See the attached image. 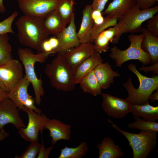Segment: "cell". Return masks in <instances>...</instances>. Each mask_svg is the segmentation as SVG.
Segmentation results:
<instances>
[{
    "label": "cell",
    "mask_w": 158,
    "mask_h": 158,
    "mask_svg": "<svg viewBox=\"0 0 158 158\" xmlns=\"http://www.w3.org/2000/svg\"><path fill=\"white\" fill-rule=\"evenodd\" d=\"M139 70L144 71L145 73L152 72L154 74H158V63L154 64L150 66L145 67L144 66L140 68Z\"/></svg>",
    "instance_id": "obj_39"
},
{
    "label": "cell",
    "mask_w": 158,
    "mask_h": 158,
    "mask_svg": "<svg viewBox=\"0 0 158 158\" xmlns=\"http://www.w3.org/2000/svg\"><path fill=\"white\" fill-rule=\"evenodd\" d=\"M23 68L13 59L0 65V88L8 93L23 77Z\"/></svg>",
    "instance_id": "obj_8"
},
{
    "label": "cell",
    "mask_w": 158,
    "mask_h": 158,
    "mask_svg": "<svg viewBox=\"0 0 158 158\" xmlns=\"http://www.w3.org/2000/svg\"><path fill=\"white\" fill-rule=\"evenodd\" d=\"M115 33L114 26L100 32L93 41L95 51L99 54L107 51L109 49V43L112 42Z\"/></svg>",
    "instance_id": "obj_24"
},
{
    "label": "cell",
    "mask_w": 158,
    "mask_h": 158,
    "mask_svg": "<svg viewBox=\"0 0 158 158\" xmlns=\"http://www.w3.org/2000/svg\"><path fill=\"white\" fill-rule=\"evenodd\" d=\"M141 32L143 35L142 48L149 54L151 63H158V36L152 34L144 28H142Z\"/></svg>",
    "instance_id": "obj_21"
},
{
    "label": "cell",
    "mask_w": 158,
    "mask_h": 158,
    "mask_svg": "<svg viewBox=\"0 0 158 158\" xmlns=\"http://www.w3.org/2000/svg\"><path fill=\"white\" fill-rule=\"evenodd\" d=\"M135 121L129 123L128 127L131 129H137L141 131L148 132L158 131V123L156 121H149L143 120L140 116L134 117Z\"/></svg>",
    "instance_id": "obj_29"
},
{
    "label": "cell",
    "mask_w": 158,
    "mask_h": 158,
    "mask_svg": "<svg viewBox=\"0 0 158 158\" xmlns=\"http://www.w3.org/2000/svg\"><path fill=\"white\" fill-rule=\"evenodd\" d=\"M56 36L58 39L59 45L55 50L50 53V56L58 54H62L80 44L76 31L75 14L68 26Z\"/></svg>",
    "instance_id": "obj_13"
},
{
    "label": "cell",
    "mask_w": 158,
    "mask_h": 158,
    "mask_svg": "<svg viewBox=\"0 0 158 158\" xmlns=\"http://www.w3.org/2000/svg\"><path fill=\"white\" fill-rule=\"evenodd\" d=\"M7 34L0 35V65L13 59Z\"/></svg>",
    "instance_id": "obj_30"
},
{
    "label": "cell",
    "mask_w": 158,
    "mask_h": 158,
    "mask_svg": "<svg viewBox=\"0 0 158 158\" xmlns=\"http://www.w3.org/2000/svg\"><path fill=\"white\" fill-rule=\"evenodd\" d=\"M118 22V19L109 15H106L103 22L99 25L94 24L91 36V42H93L98 35L102 31L110 27L114 26Z\"/></svg>",
    "instance_id": "obj_31"
},
{
    "label": "cell",
    "mask_w": 158,
    "mask_h": 158,
    "mask_svg": "<svg viewBox=\"0 0 158 158\" xmlns=\"http://www.w3.org/2000/svg\"><path fill=\"white\" fill-rule=\"evenodd\" d=\"M102 108L109 117L122 118L132 112V104L128 97L122 99L107 93H102Z\"/></svg>",
    "instance_id": "obj_11"
},
{
    "label": "cell",
    "mask_w": 158,
    "mask_h": 158,
    "mask_svg": "<svg viewBox=\"0 0 158 158\" xmlns=\"http://www.w3.org/2000/svg\"><path fill=\"white\" fill-rule=\"evenodd\" d=\"M108 121L127 139L133 150V158H146L156 148L157 133L141 131L137 134L130 133L121 130L109 118Z\"/></svg>",
    "instance_id": "obj_7"
},
{
    "label": "cell",
    "mask_w": 158,
    "mask_h": 158,
    "mask_svg": "<svg viewBox=\"0 0 158 158\" xmlns=\"http://www.w3.org/2000/svg\"><path fill=\"white\" fill-rule=\"evenodd\" d=\"M143 37L142 33L139 35L132 34L128 36L130 44L126 49L121 50L115 46L111 48L109 56L115 61L117 66L120 67L123 63L130 60H139L144 66L151 62L149 54L141 47Z\"/></svg>",
    "instance_id": "obj_6"
},
{
    "label": "cell",
    "mask_w": 158,
    "mask_h": 158,
    "mask_svg": "<svg viewBox=\"0 0 158 158\" xmlns=\"http://www.w3.org/2000/svg\"><path fill=\"white\" fill-rule=\"evenodd\" d=\"M9 135V133L6 132L3 128L0 129V142L7 138Z\"/></svg>",
    "instance_id": "obj_41"
},
{
    "label": "cell",
    "mask_w": 158,
    "mask_h": 158,
    "mask_svg": "<svg viewBox=\"0 0 158 158\" xmlns=\"http://www.w3.org/2000/svg\"><path fill=\"white\" fill-rule=\"evenodd\" d=\"M137 0H113L102 14L110 15L118 19L128 12L137 3Z\"/></svg>",
    "instance_id": "obj_22"
},
{
    "label": "cell",
    "mask_w": 158,
    "mask_h": 158,
    "mask_svg": "<svg viewBox=\"0 0 158 158\" xmlns=\"http://www.w3.org/2000/svg\"><path fill=\"white\" fill-rule=\"evenodd\" d=\"M109 0H93L91 5L93 11H97L102 12Z\"/></svg>",
    "instance_id": "obj_36"
},
{
    "label": "cell",
    "mask_w": 158,
    "mask_h": 158,
    "mask_svg": "<svg viewBox=\"0 0 158 158\" xmlns=\"http://www.w3.org/2000/svg\"><path fill=\"white\" fill-rule=\"evenodd\" d=\"M8 123L12 124L18 130L26 127L18 108L8 98L0 101V130Z\"/></svg>",
    "instance_id": "obj_14"
},
{
    "label": "cell",
    "mask_w": 158,
    "mask_h": 158,
    "mask_svg": "<svg viewBox=\"0 0 158 158\" xmlns=\"http://www.w3.org/2000/svg\"><path fill=\"white\" fill-rule=\"evenodd\" d=\"M25 151L20 156L16 155V158H35L37 157L41 146L38 140L32 141Z\"/></svg>",
    "instance_id": "obj_32"
},
{
    "label": "cell",
    "mask_w": 158,
    "mask_h": 158,
    "mask_svg": "<svg viewBox=\"0 0 158 158\" xmlns=\"http://www.w3.org/2000/svg\"><path fill=\"white\" fill-rule=\"evenodd\" d=\"M131 113L134 117L140 116L145 121L154 122L158 119V106L149 104L148 101L140 105L132 104Z\"/></svg>",
    "instance_id": "obj_23"
},
{
    "label": "cell",
    "mask_w": 158,
    "mask_h": 158,
    "mask_svg": "<svg viewBox=\"0 0 158 158\" xmlns=\"http://www.w3.org/2000/svg\"><path fill=\"white\" fill-rule=\"evenodd\" d=\"M146 29L151 34L158 36V13L147 20Z\"/></svg>",
    "instance_id": "obj_34"
},
{
    "label": "cell",
    "mask_w": 158,
    "mask_h": 158,
    "mask_svg": "<svg viewBox=\"0 0 158 158\" xmlns=\"http://www.w3.org/2000/svg\"><path fill=\"white\" fill-rule=\"evenodd\" d=\"M79 84L83 91L96 96L101 94L102 89L92 70L83 77Z\"/></svg>",
    "instance_id": "obj_26"
},
{
    "label": "cell",
    "mask_w": 158,
    "mask_h": 158,
    "mask_svg": "<svg viewBox=\"0 0 158 158\" xmlns=\"http://www.w3.org/2000/svg\"><path fill=\"white\" fill-rule=\"evenodd\" d=\"M59 0H17L24 15L44 18L55 10Z\"/></svg>",
    "instance_id": "obj_12"
},
{
    "label": "cell",
    "mask_w": 158,
    "mask_h": 158,
    "mask_svg": "<svg viewBox=\"0 0 158 158\" xmlns=\"http://www.w3.org/2000/svg\"><path fill=\"white\" fill-rule=\"evenodd\" d=\"M103 61L100 54L95 51L85 59L73 70L74 80L75 85L78 84L83 77Z\"/></svg>",
    "instance_id": "obj_19"
},
{
    "label": "cell",
    "mask_w": 158,
    "mask_h": 158,
    "mask_svg": "<svg viewBox=\"0 0 158 158\" xmlns=\"http://www.w3.org/2000/svg\"><path fill=\"white\" fill-rule=\"evenodd\" d=\"M71 126L60 121L59 119L48 118L44 126V129H48L49 136L51 138L52 145L56 144L59 140H70Z\"/></svg>",
    "instance_id": "obj_16"
},
{
    "label": "cell",
    "mask_w": 158,
    "mask_h": 158,
    "mask_svg": "<svg viewBox=\"0 0 158 158\" xmlns=\"http://www.w3.org/2000/svg\"><path fill=\"white\" fill-rule=\"evenodd\" d=\"M92 17L94 21V24L99 25L102 23L104 18L102 16L101 12L97 11H93Z\"/></svg>",
    "instance_id": "obj_38"
},
{
    "label": "cell",
    "mask_w": 158,
    "mask_h": 158,
    "mask_svg": "<svg viewBox=\"0 0 158 158\" xmlns=\"http://www.w3.org/2000/svg\"><path fill=\"white\" fill-rule=\"evenodd\" d=\"M44 19L26 15L18 18L16 25L20 44L42 52V44L50 35L44 26Z\"/></svg>",
    "instance_id": "obj_1"
},
{
    "label": "cell",
    "mask_w": 158,
    "mask_h": 158,
    "mask_svg": "<svg viewBox=\"0 0 158 158\" xmlns=\"http://www.w3.org/2000/svg\"><path fill=\"white\" fill-rule=\"evenodd\" d=\"M30 84L25 75L21 81L7 93L8 98L13 102L19 110H22L25 107L41 113V109L35 105L32 97L28 92V88Z\"/></svg>",
    "instance_id": "obj_10"
},
{
    "label": "cell",
    "mask_w": 158,
    "mask_h": 158,
    "mask_svg": "<svg viewBox=\"0 0 158 158\" xmlns=\"http://www.w3.org/2000/svg\"><path fill=\"white\" fill-rule=\"evenodd\" d=\"M8 99L7 93L0 88V101Z\"/></svg>",
    "instance_id": "obj_43"
},
{
    "label": "cell",
    "mask_w": 158,
    "mask_h": 158,
    "mask_svg": "<svg viewBox=\"0 0 158 158\" xmlns=\"http://www.w3.org/2000/svg\"><path fill=\"white\" fill-rule=\"evenodd\" d=\"M57 54L51 63L46 65L45 73L53 88L64 92L72 91L75 85L73 70L66 62L62 54Z\"/></svg>",
    "instance_id": "obj_3"
},
{
    "label": "cell",
    "mask_w": 158,
    "mask_h": 158,
    "mask_svg": "<svg viewBox=\"0 0 158 158\" xmlns=\"http://www.w3.org/2000/svg\"><path fill=\"white\" fill-rule=\"evenodd\" d=\"M18 14L17 11H14L9 17L0 22V35L8 33L14 34L12 28V24Z\"/></svg>",
    "instance_id": "obj_33"
},
{
    "label": "cell",
    "mask_w": 158,
    "mask_h": 158,
    "mask_svg": "<svg viewBox=\"0 0 158 158\" xmlns=\"http://www.w3.org/2000/svg\"><path fill=\"white\" fill-rule=\"evenodd\" d=\"M95 51L94 44L89 42L80 43L62 54L66 62L73 70Z\"/></svg>",
    "instance_id": "obj_15"
},
{
    "label": "cell",
    "mask_w": 158,
    "mask_h": 158,
    "mask_svg": "<svg viewBox=\"0 0 158 158\" xmlns=\"http://www.w3.org/2000/svg\"><path fill=\"white\" fill-rule=\"evenodd\" d=\"M54 148V147L52 145L50 147L45 148L42 140V143L36 158H48L51 152Z\"/></svg>",
    "instance_id": "obj_35"
},
{
    "label": "cell",
    "mask_w": 158,
    "mask_h": 158,
    "mask_svg": "<svg viewBox=\"0 0 158 158\" xmlns=\"http://www.w3.org/2000/svg\"><path fill=\"white\" fill-rule=\"evenodd\" d=\"M158 12V6L148 9L141 10L137 3L122 16L118 19V22L114 27L116 33L111 42L116 44L121 36L126 33L132 34L141 32L142 24Z\"/></svg>",
    "instance_id": "obj_2"
},
{
    "label": "cell",
    "mask_w": 158,
    "mask_h": 158,
    "mask_svg": "<svg viewBox=\"0 0 158 158\" xmlns=\"http://www.w3.org/2000/svg\"><path fill=\"white\" fill-rule=\"evenodd\" d=\"M19 58L25 68V75L32 86L35 96L36 104L40 105L41 97L44 93L43 81L39 79L35 73L34 65L35 63H44L49 56L48 53L43 52L34 54L32 51L28 48H19L17 51Z\"/></svg>",
    "instance_id": "obj_5"
},
{
    "label": "cell",
    "mask_w": 158,
    "mask_h": 158,
    "mask_svg": "<svg viewBox=\"0 0 158 158\" xmlns=\"http://www.w3.org/2000/svg\"><path fill=\"white\" fill-rule=\"evenodd\" d=\"M75 0H59L55 9L66 26L70 23L76 4Z\"/></svg>",
    "instance_id": "obj_27"
},
{
    "label": "cell",
    "mask_w": 158,
    "mask_h": 158,
    "mask_svg": "<svg viewBox=\"0 0 158 158\" xmlns=\"http://www.w3.org/2000/svg\"><path fill=\"white\" fill-rule=\"evenodd\" d=\"M88 150L86 142H82L76 147H65L61 149L58 158H81L86 155Z\"/></svg>",
    "instance_id": "obj_28"
},
{
    "label": "cell",
    "mask_w": 158,
    "mask_h": 158,
    "mask_svg": "<svg viewBox=\"0 0 158 158\" xmlns=\"http://www.w3.org/2000/svg\"><path fill=\"white\" fill-rule=\"evenodd\" d=\"M127 68L135 74L139 82L138 89L133 86L131 77L123 83V86L128 93V97L132 104H144L148 101L151 94L158 89V76L150 78L144 76L139 72L136 65L133 63L129 64Z\"/></svg>",
    "instance_id": "obj_4"
},
{
    "label": "cell",
    "mask_w": 158,
    "mask_h": 158,
    "mask_svg": "<svg viewBox=\"0 0 158 158\" xmlns=\"http://www.w3.org/2000/svg\"><path fill=\"white\" fill-rule=\"evenodd\" d=\"M44 26L50 34L56 36L66 26L55 10L48 13L44 19Z\"/></svg>",
    "instance_id": "obj_25"
},
{
    "label": "cell",
    "mask_w": 158,
    "mask_h": 158,
    "mask_svg": "<svg viewBox=\"0 0 158 158\" xmlns=\"http://www.w3.org/2000/svg\"><path fill=\"white\" fill-rule=\"evenodd\" d=\"M155 92H153L150 96L149 99L152 102L158 100V89Z\"/></svg>",
    "instance_id": "obj_42"
},
{
    "label": "cell",
    "mask_w": 158,
    "mask_h": 158,
    "mask_svg": "<svg viewBox=\"0 0 158 158\" xmlns=\"http://www.w3.org/2000/svg\"><path fill=\"white\" fill-rule=\"evenodd\" d=\"M93 70L102 89L108 88L113 83L114 78L120 76L119 73L113 70L108 62L100 63Z\"/></svg>",
    "instance_id": "obj_17"
},
{
    "label": "cell",
    "mask_w": 158,
    "mask_h": 158,
    "mask_svg": "<svg viewBox=\"0 0 158 158\" xmlns=\"http://www.w3.org/2000/svg\"><path fill=\"white\" fill-rule=\"evenodd\" d=\"M3 0H0V13H4L6 11V8L4 6L3 3Z\"/></svg>",
    "instance_id": "obj_44"
},
{
    "label": "cell",
    "mask_w": 158,
    "mask_h": 158,
    "mask_svg": "<svg viewBox=\"0 0 158 158\" xmlns=\"http://www.w3.org/2000/svg\"><path fill=\"white\" fill-rule=\"evenodd\" d=\"M48 40L53 49V50L52 51L55 50L58 46L59 41L58 39L56 36V37H54L49 38H48Z\"/></svg>",
    "instance_id": "obj_40"
},
{
    "label": "cell",
    "mask_w": 158,
    "mask_h": 158,
    "mask_svg": "<svg viewBox=\"0 0 158 158\" xmlns=\"http://www.w3.org/2000/svg\"><path fill=\"white\" fill-rule=\"evenodd\" d=\"M92 12L91 5H86L83 9L81 25L77 32L80 43L91 42V36L94 23L92 17Z\"/></svg>",
    "instance_id": "obj_18"
},
{
    "label": "cell",
    "mask_w": 158,
    "mask_h": 158,
    "mask_svg": "<svg viewBox=\"0 0 158 158\" xmlns=\"http://www.w3.org/2000/svg\"><path fill=\"white\" fill-rule=\"evenodd\" d=\"M158 0H137V3L141 10L148 9L157 3Z\"/></svg>",
    "instance_id": "obj_37"
},
{
    "label": "cell",
    "mask_w": 158,
    "mask_h": 158,
    "mask_svg": "<svg viewBox=\"0 0 158 158\" xmlns=\"http://www.w3.org/2000/svg\"><path fill=\"white\" fill-rule=\"evenodd\" d=\"M22 110L28 115V123L25 127L18 130V134L26 141L38 140L39 132L40 131L42 134L48 118L42 113H38L26 107H25Z\"/></svg>",
    "instance_id": "obj_9"
},
{
    "label": "cell",
    "mask_w": 158,
    "mask_h": 158,
    "mask_svg": "<svg viewBox=\"0 0 158 158\" xmlns=\"http://www.w3.org/2000/svg\"><path fill=\"white\" fill-rule=\"evenodd\" d=\"M96 147L99 150V158H120L124 155L121 148L110 137L105 138Z\"/></svg>",
    "instance_id": "obj_20"
}]
</instances>
